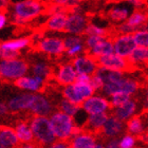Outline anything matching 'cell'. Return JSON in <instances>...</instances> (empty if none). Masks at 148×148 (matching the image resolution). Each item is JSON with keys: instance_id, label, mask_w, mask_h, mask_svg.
Returning <instances> with one entry per match:
<instances>
[{"instance_id": "obj_1", "label": "cell", "mask_w": 148, "mask_h": 148, "mask_svg": "<svg viewBox=\"0 0 148 148\" xmlns=\"http://www.w3.org/2000/svg\"><path fill=\"white\" fill-rule=\"evenodd\" d=\"M29 125L34 136V142H36L38 145L50 146L56 140L48 116L34 115L30 120Z\"/></svg>"}, {"instance_id": "obj_2", "label": "cell", "mask_w": 148, "mask_h": 148, "mask_svg": "<svg viewBox=\"0 0 148 148\" xmlns=\"http://www.w3.org/2000/svg\"><path fill=\"white\" fill-rule=\"evenodd\" d=\"M47 0H21L13 5V14L29 22L45 14Z\"/></svg>"}, {"instance_id": "obj_3", "label": "cell", "mask_w": 148, "mask_h": 148, "mask_svg": "<svg viewBox=\"0 0 148 148\" xmlns=\"http://www.w3.org/2000/svg\"><path fill=\"white\" fill-rule=\"evenodd\" d=\"M50 123L52 126L56 139L70 141L72 138V131L75 126L73 117L64 113L62 111H57L50 114Z\"/></svg>"}, {"instance_id": "obj_4", "label": "cell", "mask_w": 148, "mask_h": 148, "mask_svg": "<svg viewBox=\"0 0 148 148\" xmlns=\"http://www.w3.org/2000/svg\"><path fill=\"white\" fill-rule=\"evenodd\" d=\"M29 65L25 60L15 57L10 59H0V78L5 80L18 79L28 73Z\"/></svg>"}, {"instance_id": "obj_5", "label": "cell", "mask_w": 148, "mask_h": 148, "mask_svg": "<svg viewBox=\"0 0 148 148\" xmlns=\"http://www.w3.org/2000/svg\"><path fill=\"white\" fill-rule=\"evenodd\" d=\"M96 64L97 67H105L110 70H116L121 72H127L132 73L134 71H138L139 69L136 66L130 64L126 58H123L120 55L115 54H107V55L96 56Z\"/></svg>"}, {"instance_id": "obj_6", "label": "cell", "mask_w": 148, "mask_h": 148, "mask_svg": "<svg viewBox=\"0 0 148 148\" xmlns=\"http://www.w3.org/2000/svg\"><path fill=\"white\" fill-rule=\"evenodd\" d=\"M35 46L39 52L48 55L59 56L66 52L64 39L58 37H43L38 42L35 43Z\"/></svg>"}, {"instance_id": "obj_7", "label": "cell", "mask_w": 148, "mask_h": 148, "mask_svg": "<svg viewBox=\"0 0 148 148\" xmlns=\"http://www.w3.org/2000/svg\"><path fill=\"white\" fill-rule=\"evenodd\" d=\"M140 87V84L136 80L131 79H123L121 78L115 82L104 84L103 91L106 95H112L115 92H126V93H134Z\"/></svg>"}, {"instance_id": "obj_8", "label": "cell", "mask_w": 148, "mask_h": 148, "mask_svg": "<svg viewBox=\"0 0 148 148\" xmlns=\"http://www.w3.org/2000/svg\"><path fill=\"white\" fill-rule=\"evenodd\" d=\"M72 65L77 73H85L88 75L94 74L97 69L95 56L91 55L88 52H86L84 55L75 56L72 60Z\"/></svg>"}, {"instance_id": "obj_9", "label": "cell", "mask_w": 148, "mask_h": 148, "mask_svg": "<svg viewBox=\"0 0 148 148\" xmlns=\"http://www.w3.org/2000/svg\"><path fill=\"white\" fill-rule=\"evenodd\" d=\"M88 23H89V19L86 16H84L82 13L68 14L64 32L74 35H83Z\"/></svg>"}, {"instance_id": "obj_10", "label": "cell", "mask_w": 148, "mask_h": 148, "mask_svg": "<svg viewBox=\"0 0 148 148\" xmlns=\"http://www.w3.org/2000/svg\"><path fill=\"white\" fill-rule=\"evenodd\" d=\"M113 50L117 55L126 57L136 48V43L131 34H120L113 39Z\"/></svg>"}, {"instance_id": "obj_11", "label": "cell", "mask_w": 148, "mask_h": 148, "mask_svg": "<svg viewBox=\"0 0 148 148\" xmlns=\"http://www.w3.org/2000/svg\"><path fill=\"white\" fill-rule=\"evenodd\" d=\"M76 75L77 72L74 69L72 62L60 65L58 67V69L56 70L55 73H53V77L62 86H67V85L75 83Z\"/></svg>"}, {"instance_id": "obj_12", "label": "cell", "mask_w": 148, "mask_h": 148, "mask_svg": "<svg viewBox=\"0 0 148 148\" xmlns=\"http://www.w3.org/2000/svg\"><path fill=\"white\" fill-rule=\"evenodd\" d=\"M112 107V104L101 96H90L82 103V108L89 114L104 112Z\"/></svg>"}, {"instance_id": "obj_13", "label": "cell", "mask_w": 148, "mask_h": 148, "mask_svg": "<svg viewBox=\"0 0 148 148\" xmlns=\"http://www.w3.org/2000/svg\"><path fill=\"white\" fill-rule=\"evenodd\" d=\"M45 80L46 79H43L42 77L37 76L34 74L32 76H28L25 74L15 80V85L20 89L27 90L29 92H38L41 89H43Z\"/></svg>"}, {"instance_id": "obj_14", "label": "cell", "mask_w": 148, "mask_h": 148, "mask_svg": "<svg viewBox=\"0 0 148 148\" xmlns=\"http://www.w3.org/2000/svg\"><path fill=\"white\" fill-rule=\"evenodd\" d=\"M108 119V114L104 112H99V113H92L90 114V116L87 119L86 123L84 124L82 127L84 131H88V132L92 133L97 138L101 132L103 125L105 124L106 120Z\"/></svg>"}, {"instance_id": "obj_15", "label": "cell", "mask_w": 148, "mask_h": 148, "mask_svg": "<svg viewBox=\"0 0 148 148\" xmlns=\"http://www.w3.org/2000/svg\"><path fill=\"white\" fill-rule=\"evenodd\" d=\"M33 115H39V116H49L52 113L53 107L50 101L46 96L41 94H35L33 102H32L30 109Z\"/></svg>"}, {"instance_id": "obj_16", "label": "cell", "mask_w": 148, "mask_h": 148, "mask_svg": "<svg viewBox=\"0 0 148 148\" xmlns=\"http://www.w3.org/2000/svg\"><path fill=\"white\" fill-rule=\"evenodd\" d=\"M124 126L122 121L116 119L115 116H111L106 120L105 124L103 125L101 132L99 136H104V138H112V136H120L123 132Z\"/></svg>"}, {"instance_id": "obj_17", "label": "cell", "mask_w": 148, "mask_h": 148, "mask_svg": "<svg viewBox=\"0 0 148 148\" xmlns=\"http://www.w3.org/2000/svg\"><path fill=\"white\" fill-rule=\"evenodd\" d=\"M34 95L35 94L33 92H30L14 96L8 103L9 110L13 111V112H17V111L21 110H29L32 102H33Z\"/></svg>"}, {"instance_id": "obj_18", "label": "cell", "mask_w": 148, "mask_h": 148, "mask_svg": "<svg viewBox=\"0 0 148 148\" xmlns=\"http://www.w3.org/2000/svg\"><path fill=\"white\" fill-rule=\"evenodd\" d=\"M126 59L136 68L141 70L143 68H148V47L136 48L129 55L126 56Z\"/></svg>"}, {"instance_id": "obj_19", "label": "cell", "mask_w": 148, "mask_h": 148, "mask_svg": "<svg viewBox=\"0 0 148 148\" xmlns=\"http://www.w3.org/2000/svg\"><path fill=\"white\" fill-rule=\"evenodd\" d=\"M70 147L74 148H94L96 145V136L88 131H82L69 141Z\"/></svg>"}, {"instance_id": "obj_20", "label": "cell", "mask_w": 148, "mask_h": 148, "mask_svg": "<svg viewBox=\"0 0 148 148\" xmlns=\"http://www.w3.org/2000/svg\"><path fill=\"white\" fill-rule=\"evenodd\" d=\"M19 144L15 129L11 127L0 126V145L2 148L16 147Z\"/></svg>"}, {"instance_id": "obj_21", "label": "cell", "mask_w": 148, "mask_h": 148, "mask_svg": "<svg viewBox=\"0 0 148 148\" xmlns=\"http://www.w3.org/2000/svg\"><path fill=\"white\" fill-rule=\"evenodd\" d=\"M67 17H68V14H66V13H58V14L49 16V18L45 25V29L49 30V31L64 32L66 22H67Z\"/></svg>"}, {"instance_id": "obj_22", "label": "cell", "mask_w": 148, "mask_h": 148, "mask_svg": "<svg viewBox=\"0 0 148 148\" xmlns=\"http://www.w3.org/2000/svg\"><path fill=\"white\" fill-rule=\"evenodd\" d=\"M15 132L18 138V141L22 144L34 142V136L28 123H25V122L18 123L15 127Z\"/></svg>"}, {"instance_id": "obj_23", "label": "cell", "mask_w": 148, "mask_h": 148, "mask_svg": "<svg viewBox=\"0 0 148 148\" xmlns=\"http://www.w3.org/2000/svg\"><path fill=\"white\" fill-rule=\"evenodd\" d=\"M136 102L134 101H127L122 105L117 106V108L114 110L113 115L121 121H125L129 119L136 111Z\"/></svg>"}, {"instance_id": "obj_24", "label": "cell", "mask_w": 148, "mask_h": 148, "mask_svg": "<svg viewBox=\"0 0 148 148\" xmlns=\"http://www.w3.org/2000/svg\"><path fill=\"white\" fill-rule=\"evenodd\" d=\"M97 76H99L102 78V80L104 82V84L106 83H111V82H115L122 78L123 74L121 71H116V70H110L107 69L105 67H97L95 73Z\"/></svg>"}, {"instance_id": "obj_25", "label": "cell", "mask_w": 148, "mask_h": 148, "mask_svg": "<svg viewBox=\"0 0 148 148\" xmlns=\"http://www.w3.org/2000/svg\"><path fill=\"white\" fill-rule=\"evenodd\" d=\"M30 45H31L30 37H29V38H27V37L16 38V39L8 40V41H4V42L0 43V46L2 47V48L12 50V51H17V52L25 49V48H28Z\"/></svg>"}, {"instance_id": "obj_26", "label": "cell", "mask_w": 148, "mask_h": 148, "mask_svg": "<svg viewBox=\"0 0 148 148\" xmlns=\"http://www.w3.org/2000/svg\"><path fill=\"white\" fill-rule=\"evenodd\" d=\"M113 52V46H112V41L108 39H104L102 41H99L93 47L92 49L90 50L89 52L91 55L93 56H102V55H107V54H111Z\"/></svg>"}, {"instance_id": "obj_27", "label": "cell", "mask_w": 148, "mask_h": 148, "mask_svg": "<svg viewBox=\"0 0 148 148\" xmlns=\"http://www.w3.org/2000/svg\"><path fill=\"white\" fill-rule=\"evenodd\" d=\"M74 90L76 91V93L85 101L86 99L90 97L93 95L94 93V89L92 86L90 85V83H84V82H75L73 83Z\"/></svg>"}, {"instance_id": "obj_28", "label": "cell", "mask_w": 148, "mask_h": 148, "mask_svg": "<svg viewBox=\"0 0 148 148\" xmlns=\"http://www.w3.org/2000/svg\"><path fill=\"white\" fill-rule=\"evenodd\" d=\"M127 130L128 132L133 134V136H138L140 133H142L145 128L143 126L142 120H141V115H136V116L131 117L128 123H127Z\"/></svg>"}, {"instance_id": "obj_29", "label": "cell", "mask_w": 148, "mask_h": 148, "mask_svg": "<svg viewBox=\"0 0 148 148\" xmlns=\"http://www.w3.org/2000/svg\"><path fill=\"white\" fill-rule=\"evenodd\" d=\"M32 72L34 75L42 77L43 79H47V78H50V77L53 76L52 69L50 66L47 65L46 62H37L36 65L33 66Z\"/></svg>"}, {"instance_id": "obj_30", "label": "cell", "mask_w": 148, "mask_h": 148, "mask_svg": "<svg viewBox=\"0 0 148 148\" xmlns=\"http://www.w3.org/2000/svg\"><path fill=\"white\" fill-rule=\"evenodd\" d=\"M80 108H82L80 105H76V104H74V103L70 102V101H68V99H62V102H60V104H59L60 111L66 114H68V115H70L72 117L75 116L78 113V111L80 110Z\"/></svg>"}, {"instance_id": "obj_31", "label": "cell", "mask_w": 148, "mask_h": 148, "mask_svg": "<svg viewBox=\"0 0 148 148\" xmlns=\"http://www.w3.org/2000/svg\"><path fill=\"white\" fill-rule=\"evenodd\" d=\"M62 94H64V97L66 99H68L70 102L76 104V105L82 106V103L84 102V99L80 97L78 94L76 93V91L74 90L73 84H70V85H67L64 88V91H62Z\"/></svg>"}, {"instance_id": "obj_32", "label": "cell", "mask_w": 148, "mask_h": 148, "mask_svg": "<svg viewBox=\"0 0 148 148\" xmlns=\"http://www.w3.org/2000/svg\"><path fill=\"white\" fill-rule=\"evenodd\" d=\"M127 16H128V10L124 9V8H114L112 10H109L107 13V18L114 22L123 21L126 20Z\"/></svg>"}, {"instance_id": "obj_33", "label": "cell", "mask_w": 148, "mask_h": 148, "mask_svg": "<svg viewBox=\"0 0 148 148\" xmlns=\"http://www.w3.org/2000/svg\"><path fill=\"white\" fill-rule=\"evenodd\" d=\"M133 39L136 46L148 47V30H140L133 33Z\"/></svg>"}, {"instance_id": "obj_34", "label": "cell", "mask_w": 148, "mask_h": 148, "mask_svg": "<svg viewBox=\"0 0 148 148\" xmlns=\"http://www.w3.org/2000/svg\"><path fill=\"white\" fill-rule=\"evenodd\" d=\"M130 99V94L126 92H115L112 94V106L113 107H117V106L122 105L124 103H126L127 101Z\"/></svg>"}, {"instance_id": "obj_35", "label": "cell", "mask_w": 148, "mask_h": 148, "mask_svg": "<svg viewBox=\"0 0 148 148\" xmlns=\"http://www.w3.org/2000/svg\"><path fill=\"white\" fill-rule=\"evenodd\" d=\"M106 39L105 37L99 36V35H89L87 37L86 41H85V46H86V52H89L90 50L92 49L93 47L95 46L96 43L102 41V40Z\"/></svg>"}, {"instance_id": "obj_36", "label": "cell", "mask_w": 148, "mask_h": 148, "mask_svg": "<svg viewBox=\"0 0 148 148\" xmlns=\"http://www.w3.org/2000/svg\"><path fill=\"white\" fill-rule=\"evenodd\" d=\"M78 43H84L83 37L78 36V35H73V36H68L64 39V45H65V49H69L71 47L78 45Z\"/></svg>"}, {"instance_id": "obj_37", "label": "cell", "mask_w": 148, "mask_h": 148, "mask_svg": "<svg viewBox=\"0 0 148 148\" xmlns=\"http://www.w3.org/2000/svg\"><path fill=\"white\" fill-rule=\"evenodd\" d=\"M47 1L48 2L55 3V4H59V5H62V6H66V8L69 9V13H70V9H71L72 6L79 4L82 0H47Z\"/></svg>"}, {"instance_id": "obj_38", "label": "cell", "mask_w": 148, "mask_h": 148, "mask_svg": "<svg viewBox=\"0 0 148 148\" xmlns=\"http://www.w3.org/2000/svg\"><path fill=\"white\" fill-rule=\"evenodd\" d=\"M89 83H90V85L92 86L93 89H94V91L102 90L103 87H104V82H103L102 78L99 76H97L96 74H92V75L90 76Z\"/></svg>"}, {"instance_id": "obj_39", "label": "cell", "mask_w": 148, "mask_h": 148, "mask_svg": "<svg viewBox=\"0 0 148 148\" xmlns=\"http://www.w3.org/2000/svg\"><path fill=\"white\" fill-rule=\"evenodd\" d=\"M19 52L17 51H12V50L5 49L0 46V59H10L18 57Z\"/></svg>"}, {"instance_id": "obj_40", "label": "cell", "mask_w": 148, "mask_h": 148, "mask_svg": "<svg viewBox=\"0 0 148 148\" xmlns=\"http://www.w3.org/2000/svg\"><path fill=\"white\" fill-rule=\"evenodd\" d=\"M84 50H85L84 43H78V45H75V46L67 49L66 50V52H67V55L70 56V57H75V56L79 55Z\"/></svg>"}, {"instance_id": "obj_41", "label": "cell", "mask_w": 148, "mask_h": 148, "mask_svg": "<svg viewBox=\"0 0 148 148\" xmlns=\"http://www.w3.org/2000/svg\"><path fill=\"white\" fill-rule=\"evenodd\" d=\"M134 143H136V139H134V138H132V136H126L120 142V147L131 148V147H133Z\"/></svg>"}, {"instance_id": "obj_42", "label": "cell", "mask_w": 148, "mask_h": 148, "mask_svg": "<svg viewBox=\"0 0 148 148\" xmlns=\"http://www.w3.org/2000/svg\"><path fill=\"white\" fill-rule=\"evenodd\" d=\"M50 146L53 148H67V147H70V144H69V141L56 139Z\"/></svg>"}, {"instance_id": "obj_43", "label": "cell", "mask_w": 148, "mask_h": 148, "mask_svg": "<svg viewBox=\"0 0 148 148\" xmlns=\"http://www.w3.org/2000/svg\"><path fill=\"white\" fill-rule=\"evenodd\" d=\"M8 21H9V18H8L5 12H1L0 11V30H2L8 25Z\"/></svg>"}, {"instance_id": "obj_44", "label": "cell", "mask_w": 148, "mask_h": 148, "mask_svg": "<svg viewBox=\"0 0 148 148\" xmlns=\"http://www.w3.org/2000/svg\"><path fill=\"white\" fill-rule=\"evenodd\" d=\"M41 38H43V32H36L31 35L30 40H31V43H37Z\"/></svg>"}, {"instance_id": "obj_45", "label": "cell", "mask_w": 148, "mask_h": 148, "mask_svg": "<svg viewBox=\"0 0 148 148\" xmlns=\"http://www.w3.org/2000/svg\"><path fill=\"white\" fill-rule=\"evenodd\" d=\"M136 139L140 142L144 143V144H148V131H143L142 133H140L138 136H136Z\"/></svg>"}, {"instance_id": "obj_46", "label": "cell", "mask_w": 148, "mask_h": 148, "mask_svg": "<svg viewBox=\"0 0 148 148\" xmlns=\"http://www.w3.org/2000/svg\"><path fill=\"white\" fill-rule=\"evenodd\" d=\"M90 76H91V75H88V74H85V73H77L75 82H84V83H89Z\"/></svg>"}, {"instance_id": "obj_47", "label": "cell", "mask_w": 148, "mask_h": 148, "mask_svg": "<svg viewBox=\"0 0 148 148\" xmlns=\"http://www.w3.org/2000/svg\"><path fill=\"white\" fill-rule=\"evenodd\" d=\"M10 5H11L10 0H0V11L1 12H6Z\"/></svg>"}, {"instance_id": "obj_48", "label": "cell", "mask_w": 148, "mask_h": 148, "mask_svg": "<svg viewBox=\"0 0 148 148\" xmlns=\"http://www.w3.org/2000/svg\"><path fill=\"white\" fill-rule=\"evenodd\" d=\"M9 107L6 104L4 103H0V116H3V115H5L8 112H9Z\"/></svg>"}, {"instance_id": "obj_49", "label": "cell", "mask_w": 148, "mask_h": 148, "mask_svg": "<svg viewBox=\"0 0 148 148\" xmlns=\"http://www.w3.org/2000/svg\"><path fill=\"white\" fill-rule=\"evenodd\" d=\"M107 147L108 148H113V147H120V141L119 140H112V141H110V142L107 143Z\"/></svg>"}, {"instance_id": "obj_50", "label": "cell", "mask_w": 148, "mask_h": 148, "mask_svg": "<svg viewBox=\"0 0 148 148\" xmlns=\"http://www.w3.org/2000/svg\"><path fill=\"white\" fill-rule=\"evenodd\" d=\"M122 1H125V0H106L107 3H120Z\"/></svg>"}, {"instance_id": "obj_51", "label": "cell", "mask_w": 148, "mask_h": 148, "mask_svg": "<svg viewBox=\"0 0 148 148\" xmlns=\"http://www.w3.org/2000/svg\"><path fill=\"white\" fill-rule=\"evenodd\" d=\"M91 1H94V2H99V1H103V0H91Z\"/></svg>"}, {"instance_id": "obj_52", "label": "cell", "mask_w": 148, "mask_h": 148, "mask_svg": "<svg viewBox=\"0 0 148 148\" xmlns=\"http://www.w3.org/2000/svg\"><path fill=\"white\" fill-rule=\"evenodd\" d=\"M146 99H148V89H147V92H146Z\"/></svg>"}, {"instance_id": "obj_53", "label": "cell", "mask_w": 148, "mask_h": 148, "mask_svg": "<svg viewBox=\"0 0 148 148\" xmlns=\"http://www.w3.org/2000/svg\"><path fill=\"white\" fill-rule=\"evenodd\" d=\"M146 8H147V9H148V4H147V6H146Z\"/></svg>"}, {"instance_id": "obj_54", "label": "cell", "mask_w": 148, "mask_h": 148, "mask_svg": "<svg viewBox=\"0 0 148 148\" xmlns=\"http://www.w3.org/2000/svg\"><path fill=\"white\" fill-rule=\"evenodd\" d=\"M82 1H83V0H82Z\"/></svg>"}]
</instances>
